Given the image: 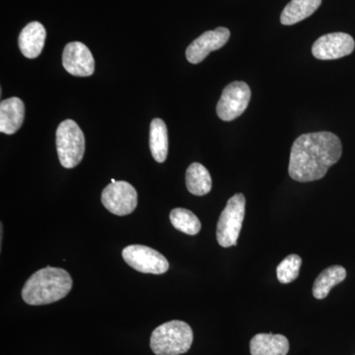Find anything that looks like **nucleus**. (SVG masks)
Returning <instances> with one entry per match:
<instances>
[{
	"mask_svg": "<svg viewBox=\"0 0 355 355\" xmlns=\"http://www.w3.org/2000/svg\"><path fill=\"white\" fill-rule=\"evenodd\" d=\"M342 141L335 133H305L294 141L289 159V176L301 183L326 176L331 166L342 157Z\"/></svg>",
	"mask_w": 355,
	"mask_h": 355,
	"instance_id": "f257e3e1",
	"label": "nucleus"
},
{
	"mask_svg": "<svg viewBox=\"0 0 355 355\" xmlns=\"http://www.w3.org/2000/svg\"><path fill=\"white\" fill-rule=\"evenodd\" d=\"M72 288V279L64 268L46 266L26 282L22 298L27 304H51L64 298Z\"/></svg>",
	"mask_w": 355,
	"mask_h": 355,
	"instance_id": "f03ea898",
	"label": "nucleus"
},
{
	"mask_svg": "<svg viewBox=\"0 0 355 355\" xmlns=\"http://www.w3.org/2000/svg\"><path fill=\"white\" fill-rule=\"evenodd\" d=\"M193 330L183 321L167 322L153 331L150 347L156 355H181L191 349Z\"/></svg>",
	"mask_w": 355,
	"mask_h": 355,
	"instance_id": "7ed1b4c3",
	"label": "nucleus"
},
{
	"mask_svg": "<svg viewBox=\"0 0 355 355\" xmlns=\"http://www.w3.org/2000/svg\"><path fill=\"white\" fill-rule=\"evenodd\" d=\"M57 150L60 164L67 169L76 167L85 153V137L76 121L65 120L57 130Z\"/></svg>",
	"mask_w": 355,
	"mask_h": 355,
	"instance_id": "20e7f679",
	"label": "nucleus"
},
{
	"mask_svg": "<svg viewBox=\"0 0 355 355\" xmlns=\"http://www.w3.org/2000/svg\"><path fill=\"white\" fill-rule=\"evenodd\" d=\"M246 211V198L243 193H236L229 198L225 209L217 222L216 239L223 248L236 246L241 232Z\"/></svg>",
	"mask_w": 355,
	"mask_h": 355,
	"instance_id": "39448f33",
	"label": "nucleus"
},
{
	"mask_svg": "<svg viewBox=\"0 0 355 355\" xmlns=\"http://www.w3.org/2000/svg\"><path fill=\"white\" fill-rule=\"evenodd\" d=\"M250 100L251 89L246 83H231L222 91L220 99L216 106L217 116L224 121L235 120L246 111Z\"/></svg>",
	"mask_w": 355,
	"mask_h": 355,
	"instance_id": "423d86ee",
	"label": "nucleus"
},
{
	"mask_svg": "<svg viewBox=\"0 0 355 355\" xmlns=\"http://www.w3.org/2000/svg\"><path fill=\"white\" fill-rule=\"evenodd\" d=\"M121 254L125 263L139 272L162 275L169 270L167 259L150 247L130 245L123 250Z\"/></svg>",
	"mask_w": 355,
	"mask_h": 355,
	"instance_id": "0eeeda50",
	"label": "nucleus"
},
{
	"mask_svg": "<svg viewBox=\"0 0 355 355\" xmlns=\"http://www.w3.org/2000/svg\"><path fill=\"white\" fill-rule=\"evenodd\" d=\"M101 200L103 205L114 216H128L137 209V190L128 182L111 183L103 190Z\"/></svg>",
	"mask_w": 355,
	"mask_h": 355,
	"instance_id": "6e6552de",
	"label": "nucleus"
},
{
	"mask_svg": "<svg viewBox=\"0 0 355 355\" xmlns=\"http://www.w3.org/2000/svg\"><path fill=\"white\" fill-rule=\"evenodd\" d=\"M355 42L347 33L336 32L324 35L315 42L312 53L318 60H338L349 55L354 51Z\"/></svg>",
	"mask_w": 355,
	"mask_h": 355,
	"instance_id": "1a4fd4ad",
	"label": "nucleus"
},
{
	"mask_svg": "<svg viewBox=\"0 0 355 355\" xmlns=\"http://www.w3.org/2000/svg\"><path fill=\"white\" fill-rule=\"evenodd\" d=\"M229 38L230 31L227 28L219 27L212 31L203 33L202 36L196 39L187 49V60L193 64H200L211 51L219 50L225 46Z\"/></svg>",
	"mask_w": 355,
	"mask_h": 355,
	"instance_id": "9d476101",
	"label": "nucleus"
},
{
	"mask_svg": "<svg viewBox=\"0 0 355 355\" xmlns=\"http://www.w3.org/2000/svg\"><path fill=\"white\" fill-rule=\"evenodd\" d=\"M62 65L71 76L88 77L94 73V58L87 46L80 42H71L65 46Z\"/></svg>",
	"mask_w": 355,
	"mask_h": 355,
	"instance_id": "9b49d317",
	"label": "nucleus"
},
{
	"mask_svg": "<svg viewBox=\"0 0 355 355\" xmlns=\"http://www.w3.org/2000/svg\"><path fill=\"white\" fill-rule=\"evenodd\" d=\"M25 118V106L17 97L9 98L0 103V132L14 135L22 127Z\"/></svg>",
	"mask_w": 355,
	"mask_h": 355,
	"instance_id": "f8f14e48",
	"label": "nucleus"
},
{
	"mask_svg": "<svg viewBox=\"0 0 355 355\" xmlns=\"http://www.w3.org/2000/svg\"><path fill=\"white\" fill-rule=\"evenodd\" d=\"M46 32L40 22L29 23L20 33L18 44L21 53L28 58H36L41 55L46 41Z\"/></svg>",
	"mask_w": 355,
	"mask_h": 355,
	"instance_id": "ddd939ff",
	"label": "nucleus"
},
{
	"mask_svg": "<svg viewBox=\"0 0 355 355\" xmlns=\"http://www.w3.org/2000/svg\"><path fill=\"white\" fill-rule=\"evenodd\" d=\"M252 355H287L289 342L284 335L258 334L250 343Z\"/></svg>",
	"mask_w": 355,
	"mask_h": 355,
	"instance_id": "4468645a",
	"label": "nucleus"
},
{
	"mask_svg": "<svg viewBox=\"0 0 355 355\" xmlns=\"http://www.w3.org/2000/svg\"><path fill=\"white\" fill-rule=\"evenodd\" d=\"M322 0H291L280 15L282 25L291 26L313 15L321 6Z\"/></svg>",
	"mask_w": 355,
	"mask_h": 355,
	"instance_id": "2eb2a0df",
	"label": "nucleus"
},
{
	"mask_svg": "<svg viewBox=\"0 0 355 355\" xmlns=\"http://www.w3.org/2000/svg\"><path fill=\"white\" fill-rule=\"evenodd\" d=\"M149 146L154 160L158 163L165 162L169 148L168 130L165 121L161 119H154L150 123L149 132Z\"/></svg>",
	"mask_w": 355,
	"mask_h": 355,
	"instance_id": "dca6fc26",
	"label": "nucleus"
},
{
	"mask_svg": "<svg viewBox=\"0 0 355 355\" xmlns=\"http://www.w3.org/2000/svg\"><path fill=\"white\" fill-rule=\"evenodd\" d=\"M347 277V270L342 266H331L326 268L315 280L313 286V295L316 299L326 298L331 289L343 282Z\"/></svg>",
	"mask_w": 355,
	"mask_h": 355,
	"instance_id": "f3484780",
	"label": "nucleus"
},
{
	"mask_svg": "<svg viewBox=\"0 0 355 355\" xmlns=\"http://www.w3.org/2000/svg\"><path fill=\"white\" fill-rule=\"evenodd\" d=\"M187 189L193 195L202 197L211 191L212 181L209 170L200 163H193L186 172Z\"/></svg>",
	"mask_w": 355,
	"mask_h": 355,
	"instance_id": "a211bd4d",
	"label": "nucleus"
},
{
	"mask_svg": "<svg viewBox=\"0 0 355 355\" xmlns=\"http://www.w3.org/2000/svg\"><path fill=\"white\" fill-rule=\"evenodd\" d=\"M170 220L177 230L187 235H197L202 228V223L198 216L186 209H173L170 214Z\"/></svg>",
	"mask_w": 355,
	"mask_h": 355,
	"instance_id": "6ab92c4d",
	"label": "nucleus"
},
{
	"mask_svg": "<svg viewBox=\"0 0 355 355\" xmlns=\"http://www.w3.org/2000/svg\"><path fill=\"white\" fill-rule=\"evenodd\" d=\"M302 260L298 254L287 256L277 268V279L282 284H287L297 279Z\"/></svg>",
	"mask_w": 355,
	"mask_h": 355,
	"instance_id": "aec40b11",
	"label": "nucleus"
},
{
	"mask_svg": "<svg viewBox=\"0 0 355 355\" xmlns=\"http://www.w3.org/2000/svg\"><path fill=\"white\" fill-rule=\"evenodd\" d=\"M116 180L112 179V183H116Z\"/></svg>",
	"mask_w": 355,
	"mask_h": 355,
	"instance_id": "412c9836",
	"label": "nucleus"
}]
</instances>
